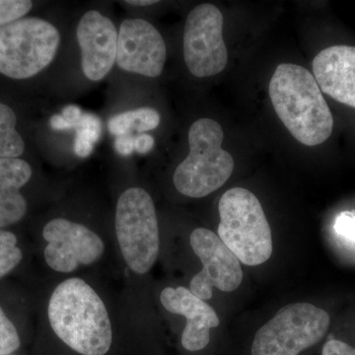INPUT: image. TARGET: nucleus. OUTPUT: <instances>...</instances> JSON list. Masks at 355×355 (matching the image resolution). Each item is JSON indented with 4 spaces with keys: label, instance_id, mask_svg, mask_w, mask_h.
<instances>
[{
    "label": "nucleus",
    "instance_id": "1",
    "mask_svg": "<svg viewBox=\"0 0 355 355\" xmlns=\"http://www.w3.org/2000/svg\"><path fill=\"white\" fill-rule=\"evenodd\" d=\"M51 329L77 354L105 355L113 342L106 306L87 282L64 280L51 294L48 308Z\"/></svg>",
    "mask_w": 355,
    "mask_h": 355
},
{
    "label": "nucleus",
    "instance_id": "2",
    "mask_svg": "<svg viewBox=\"0 0 355 355\" xmlns=\"http://www.w3.org/2000/svg\"><path fill=\"white\" fill-rule=\"evenodd\" d=\"M268 93L275 113L299 142L316 146L331 137L333 114L314 76L304 67L279 64Z\"/></svg>",
    "mask_w": 355,
    "mask_h": 355
},
{
    "label": "nucleus",
    "instance_id": "3",
    "mask_svg": "<svg viewBox=\"0 0 355 355\" xmlns=\"http://www.w3.org/2000/svg\"><path fill=\"white\" fill-rule=\"evenodd\" d=\"M223 130L216 121L200 119L189 130L190 153L174 173L175 187L186 197H207L221 188L234 170V159L222 148Z\"/></svg>",
    "mask_w": 355,
    "mask_h": 355
},
{
    "label": "nucleus",
    "instance_id": "4",
    "mask_svg": "<svg viewBox=\"0 0 355 355\" xmlns=\"http://www.w3.org/2000/svg\"><path fill=\"white\" fill-rule=\"evenodd\" d=\"M219 238L246 266H260L270 260L272 230L260 200L244 188L230 189L219 200Z\"/></svg>",
    "mask_w": 355,
    "mask_h": 355
},
{
    "label": "nucleus",
    "instance_id": "5",
    "mask_svg": "<svg viewBox=\"0 0 355 355\" xmlns=\"http://www.w3.org/2000/svg\"><path fill=\"white\" fill-rule=\"evenodd\" d=\"M60 43L57 28L42 18H22L0 27V73L31 78L53 62Z\"/></svg>",
    "mask_w": 355,
    "mask_h": 355
},
{
    "label": "nucleus",
    "instance_id": "6",
    "mask_svg": "<svg viewBox=\"0 0 355 355\" xmlns=\"http://www.w3.org/2000/svg\"><path fill=\"white\" fill-rule=\"evenodd\" d=\"M116 239L128 268L137 275L151 270L159 254L160 237L155 205L141 188L123 191L116 203Z\"/></svg>",
    "mask_w": 355,
    "mask_h": 355
},
{
    "label": "nucleus",
    "instance_id": "7",
    "mask_svg": "<svg viewBox=\"0 0 355 355\" xmlns=\"http://www.w3.org/2000/svg\"><path fill=\"white\" fill-rule=\"evenodd\" d=\"M330 324L328 312L311 303L284 306L257 331L251 355H300L323 340Z\"/></svg>",
    "mask_w": 355,
    "mask_h": 355
},
{
    "label": "nucleus",
    "instance_id": "8",
    "mask_svg": "<svg viewBox=\"0 0 355 355\" xmlns=\"http://www.w3.org/2000/svg\"><path fill=\"white\" fill-rule=\"evenodd\" d=\"M222 29L223 15L214 4H200L189 14L184 30V58L193 76H214L225 69L228 51Z\"/></svg>",
    "mask_w": 355,
    "mask_h": 355
},
{
    "label": "nucleus",
    "instance_id": "9",
    "mask_svg": "<svg viewBox=\"0 0 355 355\" xmlns=\"http://www.w3.org/2000/svg\"><path fill=\"white\" fill-rule=\"evenodd\" d=\"M190 243L202 263V270L191 280V293L207 301L212 297L214 287L232 292L241 286V263L218 235L209 229L197 228L191 234Z\"/></svg>",
    "mask_w": 355,
    "mask_h": 355
},
{
    "label": "nucleus",
    "instance_id": "10",
    "mask_svg": "<svg viewBox=\"0 0 355 355\" xmlns=\"http://www.w3.org/2000/svg\"><path fill=\"white\" fill-rule=\"evenodd\" d=\"M48 242L44 260L51 270L70 273L80 266H89L102 258L104 242L91 229L65 218L53 219L43 230Z\"/></svg>",
    "mask_w": 355,
    "mask_h": 355
},
{
    "label": "nucleus",
    "instance_id": "11",
    "mask_svg": "<svg viewBox=\"0 0 355 355\" xmlns=\"http://www.w3.org/2000/svg\"><path fill=\"white\" fill-rule=\"evenodd\" d=\"M166 57L164 39L151 23L144 19L121 23L116 60L121 69L155 78L162 73Z\"/></svg>",
    "mask_w": 355,
    "mask_h": 355
},
{
    "label": "nucleus",
    "instance_id": "12",
    "mask_svg": "<svg viewBox=\"0 0 355 355\" xmlns=\"http://www.w3.org/2000/svg\"><path fill=\"white\" fill-rule=\"evenodd\" d=\"M76 37L84 76L91 81L102 80L116 60L118 32L114 23L99 11H88L79 21Z\"/></svg>",
    "mask_w": 355,
    "mask_h": 355
},
{
    "label": "nucleus",
    "instance_id": "13",
    "mask_svg": "<svg viewBox=\"0 0 355 355\" xmlns=\"http://www.w3.org/2000/svg\"><path fill=\"white\" fill-rule=\"evenodd\" d=\"M160 301L166 310L187 320L182 334V345L191 352L205 349L210 343V330L220 324L216 310L186 287H167L161 292Z\"/></svg>",
    "mask_w": 355,
    "mask_h": 355
},
{
    "label": "nucleus",
    "instance_id": "14",
    "mask_svg": "<svg viewBox=\"0 0 355 355\" xmlns=\"http://www.w3.org/2000/svg\"><path fill=\"white\" fill-rule=\"evenodd\" d=\"M313 72L322 92L355 108V46L338 44L320 51Z\"/></svg>",
    "mask_w": 355,
    "mask_h": 355
},
{
    "label": "nucleus",
    "instance_id": "15",
    "mask_svg": "<svg viewBox=\"0 0 355 355\" xmlns=\"http://www.w3.org/2000/svg\"><path fill=\"white\" fill-rule=\"evenodd\" d=\"M31 177V166L23 159L0 158V228L25 216L27 202L20 190Z\"/></svg>",
    "mask_w": 355,
    "mask_h": 355
},
{
    "label": "nucleus",
    "instance_id": "16",
    "mask_svg": "<svg viewBox=\"0 0 355 355\" xmlns=\"http://www.w3.org/2000/svg\"><path fill=\"white\" fill-rule=\"evenodd\" d=\"M160 123V114L153 108H140L116 114L110 119L108 128L116 137L132 135V132L153 130Z\"/></svg>",
    "mask_w": 355,
    "mask_h": 355
},
{
    "label": "nucleus",
    "instance_id": "17",
    "mask_svg": "<svg viewBox=\"0 0 355 355\" xmlns=\"http://www.w3.org/2000/svg\"><path fill=\"white\" fill-rule=\"evenodd\" d=\"M16 125L15 112L0 103V158H18L25 151L24 140Z\"/></svg>",
    "mask_w": 355,
    "mask_h": 355
},
{
    "label": "nucleus",
    "instance_id": "18",
    "mask_svg": "<svg viewBox=\"0 0 355 355\" xmlns=\"http://www.w3.org/2000/svg\"><path fill=\"white\" fill-rule=\"evenodd\" d=\"M101 120L95 114H83L78 128H76L74 153L80 158L90 156L94 149V144L101 137Z\"/></svg>",
    "mask_w": 355,
    "mask_h": 355
},
{
    "label": "nucleus",
    "instance_id": "19",
    "mask_svg": "<svg viewBox=\"0 0 355 355\" xmlns=\"http://www.w3.org/2000/svg\"><path fill=\"white\" fill-rule=\"evenodd\" d=\"M22 258L16 236L9 231L0 230V279L19 265Z\"/></svg>",
    "mask_w": 355,
    "mask_h": 355
},
{
    "label": "nucleus",
    "instance_id": "20",
    "mask_svg": "<svg viewBox=\"0 0 355 355\" xmlns=\"http://www.w3.org/2000/svg\"><path fill=\"white\" fill-rule=\"evenodd\" d=\"M20 347V338L12 322L0 307V355H9Z\"/></svg>",
    "mask_w": 355,
    "mask_h": 355
},
{
    "label": "nucleus",
    "instance_id": "21",
    "mask_svg": "<svg viewBox=\"0 0 355 355\" xmlns=\"http://www.w3.org/2000/svg\"><path fill=\"white\" fill-rule=\"evenodd\" d=\"M32 7L29 0H0V27L22 19Z\"/></svg>",
    "mask_w": 355,
    "mask_h": 355
},
{
    "label": "nucleus",
    "instance_id": "22",
    "mask_svg": "<svg viewBox=\"0 0 355 355\" xmlns=\"http://www.w3.org/2000/svg\"><path fill=\"white\" fill-rule=\"evenodd\" d=\"M335 230L338 235L355 243V214L343 211L335 221Z\"/></svg>",
    "mask_w": 355,
    "mask_h": 355
},
{
    "label": "nucleus",
    "instance_id": "23",
    "mask_svg": "<svg viewBox=\"0 0 355 355\" xmlns=\"http://www.w3.org/2000/svg\"><path fill=\"white\" fill-rule=\"evenodd\" d=\"M322 355H355V347L343 340L333 338L324 343Z\"/></svg>",
    "mask_w": 355,
    "mask_h": 355
},
{
    "label": "nucleus",
    "instance_id": "24",
    "mask_svg": "<svg viewBox=\"0 0 355 355\" xmlns=\"http://www.w3.org/2000/svg\"><path fill=\"white\" fill-rule=\"evenodd\" d=\"M114 149L121 156L132 155L135 151V137L132 135L116 137L114 140Z\"/></svg>",
    "mask_w": 355,
    "mask_h": 355
},
{
    "label": "nucleus",
    "instance_id": "25",
    "mask_svg": "<svg viewBox=\"0 0 355 355\" xmlns=\"http://www.w3.org/2000/svg\"><path fill=\"white\" fill-rule=\"evenodd\" d=\"M62 116L69 125H72V128L76 130V128H78L83 114L78 106H76V105H69V106L64 107V110H62Z\"/></svg>",
    "mask_w": 355,
    "mask_h": 355
},
{
    "label": "nucleus",
    "instance_id": "26",
    "mask_svg": "<svg viewBox=\"0 0 355 355\" xmlns=\"http://www.w3.org/2000/svg\"><path fill=\"white\" fill-rule=\"evenodd\" d=\"M155 140L151 135L142 133L139 137H135V151L139 154H147L153 150Z\"/></svg>",
    "mask_w": 355,
    "mask_h": 355
},
{
    "label": "nucleus",
    "instance_id": "27",
    "mask_svg": "<svg viewBox=\"0 0 355 355\" xmlns=\"http://www.w3.org/2000/svg\"><path fill=\"white\" fill-rule=\"evenodd\" d=\"M50 125L53 130H58V132L73 130L72 125H69V123L62 118V114H53L50 119Z\"/></svg>",
    "mask_w": 355,
    "mask_h": 355
},
{
    "label": "nucleus",
    "instance_id": "28",
    "mask_svg": "<svg viewBox=\"0 0 355 355\" xmlns=\"http://www.w3.org/2000/svg\"><path fill=\"white\" fill-rule=\"evenodd\" d=\"M157 2L158 1H156V0H139V1H137V0L133 1V0H132V1H127V3L133 6H148L157 3Z\"/></svg>",
    "mask_w": 355,
    "mask_h": 355
}]
</instances>
